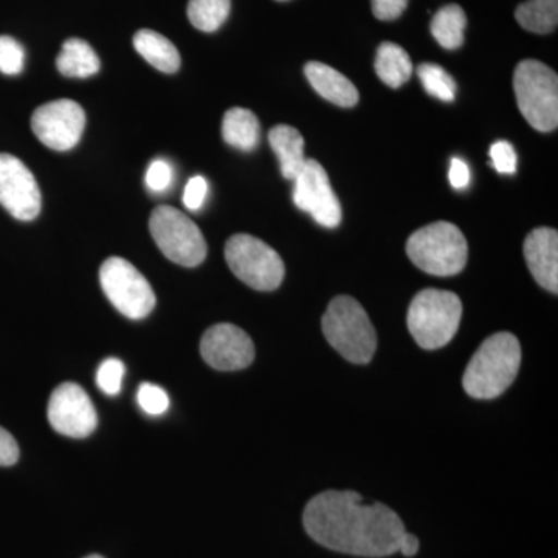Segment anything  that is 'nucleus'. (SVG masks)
Segmentation results:
<instances>
[{
    "label": "nucleus",
    "instance_id": "obj_26",
    "mask_svg": "<svg viewBox=\"0 0 558 558\" xmlns=\"http://www.w3.org/2000/svg\"><path fill=\"white\" fill-rule=\"evenodd\" d=\"M24 64V47L11 36H0V72L5 75H20Z\"/></svg>",
    "mask_w": 558,
    "mask_h": 558
},
{
    "label": "nucleus",
    "instance_id": "obj_13",
    "mask_svg": "<svg viewBox=\"0 0 558 558\" xmlns=\"http://www.w3.org/2000/svg\"><path fill=\"white\" fill-rule=\"evenodd\" d=\"M0 205L24 222L38 218L43 205L35 175L10 154H0Z\"/></svg>",
    "mask_w": 558,
    "mask_h": 558
},
{
    "label": "nucleus",
    "instance_id": "obj_9",
    "mask_svg": "<svg viewBox=\"0 0 558 558\" xmlns=\"http://www.w3.org/2000/svg\"><path fill=\"white\" fill-rule=\"evenodd\" d=\"M102 292L120 314L131 319L148 317L156 307V293L148 279L130 263L112 256L100 269Z\"/></svg>",
    "mask_w": 558,
    "mask_h": 558
},
{
    "label": "nucleus",
    "instance_id": "obj_12",
    "mask_svg": "<svg viewBox=\"0 0 558 558\" xmlns=\"http://www.w3.org/2000/svg\"><path fill=\"white\" fill-rule=\"evenodd\" d=\"M49 422L60 435L86 438L98 425V414L87 392L78 384H62L49 402Z\"/></svg>",
    "mask_w": 558,
    "mask_h": 558
},
{
    "label": "nucleus",
    "instance_id": "obj_5",
    "mask_svg": "<svg viewBox=\"0 0 558 558\" xmlns=\"http://www.w3.org/2000/svg\"><path fill=\"white\" fill-rule=\"evenodd\" d=\"M462 317V303L457 293L425 289L411 301L409 329L418 347L439 349L457 336Z\"/></svg>",
    "mask_w": 558,
    "mask_h": 558
},
{
    "label": "nucleus",
    "instance_id": "obj_24",
    "mask_svg": "<svg viewBox=\"0 0 558 558\" xmlns=\"http://www.w3.org/2000/svg\"><path fill=\"white\" fill-rule=\"evenodd\" d=\"M230 0H190L189 20L197 31L213 33L229 17Z\"/></svg>",
    "mask_w": 558,
    "mask_h": 558
},
{
    "label": "nucleus",
    "instance_id": "obj_31",
    "mask_svg": "<svg viewBox=\"0 0 558 558\" xmlns=\"http://www.w3.org/2000/svg\"><path fill=\"white\" fill-rule=\"evenodd\" d=\"M207 193V180L202 178V175H196V178L190 179V182L186 183L185 193H183V204L191 211H197L204 205Z\"/></svg>",
    "mask_w": 558,
    "mask_h": 558
},
{
    "label": "nucleus",
    "instance_id": "obj_19",
    "mask_svg": "<svg viewBox=\"0 0 558 558\" xmlns=\"http://www.w3.org/2000/svg\"><path fill=\"white\" fill-rule=\"evenodd\" d=\"M57 68L69 78H89L101 68L100 58L86 40L72 38L62 44Z\"/></svg>",
    "mask_w": 558,
    "mask_h": 558
},
{
    "label": "nucleus",
    "instance_id": "obj_28",
    "mask_svg": "<svg viewBox=\"0 0 558 558\" xmlns=\"http://www.w3.org/2000/svg\"><path fill=\"white\" fill-rule=\"evenodd\" d=\"M137 400L142 410L150 416H160V414L167 413L168 407H170L167 391L154 384H143L138 389Z\"/></svg>",
    "mask_w": 558,
    "mask_h": 558
},
{
    "label": "nucleus",
    "instance_id": "obj_6",
    "mask_svg": "<svg viewBox=\"0 0 558 558\" xmlns=\"http://www.w3.org/2000/svg\"><path fill=\"white\" fill-rule=\"evenodd\" d=\"M513 90L521 113L534 130H557L558 76L553 69L535 60L521 61L513 73Z\"/></svg>",
    "mask_w": 558,
    "mask_h": 558
},
{
    "label": "nucleus",
    "instance_id": "obj_8",
    "mask_svg": "<svg viewBox=\"0 0 558 558\" xmlns=\"http://www.w3.org/2000/svg\"><path fill=\"white\" fill-rule=\"evenodd\" d=\"M226 259L231 271L248 288L270 292L284 279L281 256L266 242L252 234H234L226 244Z\"/></svg>",
    "mask_w": 558,
    "mask_h": 558
},
{
    "label": "nucleus",
    "instance_id": "obj_20",
    "mask_svg": "<svg viewBox=\"0 0 558 558\" xmlns=\"http://www.w3.org/2000/svg\"><path fill=\"white\" fill-rule=\"evenodd\" d=\"M222 137L233 148L250 153L259 143V120L248 109L233 108L227 110L222 121Z\"/></svg>",
    "mask_w": 558,
    "mask_h": 558
},
{
    "label": "nucleus",
    "instance_id": "obj_35",
    "mask_svg": "<svg viewBox=\"0 0 558 558\" xmlns=\"http://www.w3.org/2000/svg\"><path fill=\"white\" fill-rule=\"evenodd\" d=\"M399 553H402L405 557L416 556L418 553V539L416 535L403 532L402 538L399 543Z\"/></svg>",
    "mask_w": 558,
    "mask_h": 558
},
{
    "label": "nucleus",
    "instance_id": "obj_23",
    "mask_svg": "<svg viewBox=\"0 0 558 558\" xmlns=\"http://www.w3.org/2000/svg\"><path fill=\"white\" fill-rule=\"evenodd\" d=\"M515 20L524 31L548 35L557 28L558 0H527L515 10Z\"/></svg>",
    "mask_w": 558,
    "mask_h": 558
},
{
    "label": "nucleus",
    "instance_id": "obj_29",
    "mask_svg": "<svg viewBox=\"0 0 558 558\" xmlns=\"http://www.w3.org/2000/svg\"><path fill=\"white\" fill-rule=\"evenodd\" d=\"M492 165L499 174H515L517 171V153L513 146L509 142L494 143L490 150Z\"/></svg>",
    "mask_w": 558,
    "mask_h": 558
},
{
    "label": "nucleus",
    "instance_id": "obj_10",
    "mask_svg": "<svg viewBox=\"0 0 558 558\" xmlns=\"http://www.w3.org/2000/svg\"><path fill=\"white\" fill-rule=\"evenodd\" d=\"M86 128V113L78 102L62 98L35 110L32 130L47 148L69 150L78 145Z\"/></svg>",
    "mask_w": 558,
    "mask_h": 558
},
{
    "label": "nucleus",
    "instance_id": "obj_14",
    "mask_svg": "<svg viewBox=\"0 0 558 558\" xmlns=\"http://www.w3.org/2000/svg\"><path fill=\"white\" fill-rule=\"evenodd\" d=\"M201 354L211 368L240 371L255 360V344L245 330L230 323H220L202 337Z\"/></svg>",
    "mask_w": 558,
    "mask_h": 558
},
{
    "label": "nucleus",
    "instance_id": "obj_33",
    "mask_svg": "<svg viewBox=\"0 0 558 558\" xmlns=\"http://www.w3.org/2000/svg\"><path fill=\"white\" fill-rule=\"evenodd\" d=\"M17 459H20V447L16 439L5 428L0 427V465L9 468L16 464Z\"/></svg>",
    "mask_w": 558,
    "mask_h": 558
},
{
    "label": "nucleus",
    "instance_id": "obj_25",
    "mask_svg": "<svg viewBox=\"0 0 558 558\" xmlns=\"http://www.w3.org/2000/svg\"><path fill=\"white\" fill-rule=\"evenodd\" d=\"M417 75L422 81V86L432 97L446 102L454 100L457 83L440 65L425 62V64L418 65Z\"/></svg>",
    "mask_w": 558,
    "mask_h": 558
},
{
    "label": "nucleus",
    "instance_id": "obj_18",
    "mask_svg": "<svg viewBox=\"0 0 558 558\" xmlns=\"http://www.w3.org/2000/svg\"><path fill=\"white\" fill-rule=\"evenodd\" d=\"M134 47L140 57L163 73H175L180 68L178 47L170 39L154 31H140L134 36Z\"/></svg>",
    "mask_w": 558,
    "mask_h": 558
},
{
    "label": "nucleus",
    "instance_id": "obj_27",
    "mask_svg": "<svg viewBox=\"0 0 558 558\" xmlns=\"http://www.w3.org/2000/svg\"><path fill=\"white\" fill-rule=\"evenodd\" d=\"M123 362L119 359H106L97 371V385L105 395L117 396L121 391L124 377Z\"/></svg>",
    "mask_w": 558,
    "mask_h": 558
},
{
    "label": "nucleus",
    "instance_id": "obj_3",
    "mask_svg": "<svg viewBox=\"0 0 558 558\" xmlns=\"http://www.w3.org/2000/svg\"><path fill=\"white\" fill-rule=\"evenodd\" d=\"M323 333L330 347L355 365H366L374 357L377 333L362 304L341 295L330 301L322 319Z\"/></svg>",
    "mask_w": 558,
    "mask_h": 558
},
{
    "label": "nucleus",
    "instance_id": "obj_37",
    "mask_svg": "<svg viewBox=\"0 0 558 558\" xmlns=\"http://www.w3.org/2000/svg\"><path fill=\"white\" fill-rule=\"evenodd\" d=\"M278 2H286V0H278Z\"/></svg>",
    "mask_w": 558,
    "mask_h": 558
},
{
    "label": "nucleus",
    "instance_id": "obj_2",
    "mask_svg": "<svg viewBox=\"0 0 558 558\" xmlns=\"http://www.w3.org/2000/svg\"><path fill=\"white\" fill-rule=\"evenodd\" d=\"M521 363L520 341L510 332L488 337L462 377L465 392L475 399H495L515 380Z\"/></svg>",
    "mask_w": 558,
    "mask_h": 558
},
{
    "label": "nucleus",
    "instance_id": "obj_11",
    "mask_svg": "<svg viewBox=\"0 0 558 558\" xmlns=\"http://www.w3.org/2000/svg\"><path fill=\"white\" fill-rule=\"evenodd\" d=\"M293 182V202L301 211L310 213L315 222L326 229H336L340 226L339 197L330 186L325 168L317 160L307 159L306 167Z\"/></svg>",
    "mask_w": 558,
    "mask_h": 558
},
{
    "label": "nucleus",
    "instance_id": "obj_17",
    "mask_svg": "<svg viewBox=\"0 0 558 558\" xmlns=\"http://www.w3.org/2000/svg\"><path fill=\"white\" fill-rule=\"evenodd\" d=\"M271 149L278 156L281 172L284 179L295 180L306 167L304 157V138L299 130L289 124H278L269 132Z\"/></svg>",
    "mask_w": 558,
    "mask_h": 558
},
{
    "label": "nucleus",
    "instance_id": "obj_34",
    "mask_svg": "<svg viewBox=\"0 0 558 558\" xmlns=\"http://www.w3.org/2000/svg\"><path fill=\"white\" fill-rule=\"evenodd\" d=\"M470 182V170L468 163L461 159H451L450 183L454 190H464Z\"/></svg>",
    "mask_w": 558,
    "mask_h": 558
},
{
    "label": "nucleus",
    "instance_id": "obj_21",
    "mask_svg": "<svg viewBox=\"0 0 558 558\" xmlns=\"http://www.w3.org/2000/svg\"><path fill=\"white\" fill-rule=\"evenodd\" d=\"M376 73L387 86L398 89L413 75V62L398 44L384 43L377 50Z\"/></svg>",
    "mask_w": 558,
    "mask_h": 558
},
{
    "label": "nucleus",
    "instance_id": "obj_16",
    "mask_svg": "<svg viewBox=\"0 0 558 558\" xmlns=\"http://www.w3.org/2000/svg\"><path fill=\"white\" fill-rule=\"evenodd\" d=\"M306 78L310 80L311 86L322 95L325 100L340 108H354L359 102V90L336 69L323 64V62L311 61L304 68Z\"/></svg>",
    "mask_w": 558,
    "mask_h": 558
},
{
    "label": "nucleus",
    "instance_id": "obj_15",
    "mask_svg": "<svg viewBox=\"0 0 558 558\" xmlns=\"http://www.w3.org/2000/svg\"><path fill=\"white\" fill-rule=\"evenodd\" d=\"M524 258L535 281L548 292L558 293V233L542 227L527 234Z\"/></svg>",
    "mask_w": 558,
    "mask_h": 558
},
{
    "label": "nucleus",
    "instance_id": "obj_1",
    "mask_svg": "<svg viewBox=\"0 0 558 558\" xmlns=\"http://www.w3.org/2000/svg\"><path fill=\"white\" fill-rule=\"evenodd\" d=\"M307 534L318 545L359 557H388L399 553L405 526L395 510L381 502L363 505L352 490H328L307 502L303 513Z\"/></svg>",
    "mask_w": 558,
    "mask_h": 558
},
{
    "label": "nucleus",
    "instance_id": "obj_4",
    "mask_svg": "<svg viewBox=\"0 0 558 558\" xmlns=\"http://www.w3.org/2000/svg\"><path fill=\"white\" fill-rule=\"evenodd\" d=\"M407 255L425 274L453 277L468 264V241L457 226L439 220L411 234Z\"/></svg>",
    "mask_w": 558,
    "mask_h": 558
},
{
    "label": "nucleus",
    "instance_id": "obj_22",
    "mask_svg": "<svg viewBox=\"0 0 558 558\" xmlns=\"http://www.w3.org/2000/svg\"><path fill=\"white\" fill-rule=\"evenodd\" d=\"M468 27V16L457 3L442 7L433 17L429 31L440 47L457 50L464 44V33Z\"/></svg>",
    "mask_w": 558,
    "mask_h": 558
},
{
    "label": "nucleus",
    "instance_id": "obj_7",
    "mask_svg": "<svg viewBox=\"0 0 558 558\" xmlns=\"http://www.w3.org/2000/svg\"><path fill=\"white\" fill-rule=\"evenodd\" d=\"M149 230L157 247L172 263L183 267H196L207 258V242L199 227L170 205L154 209Z\"/></svg>",
    "mask_w": 558,
    "mask_h": 558
},
{
    "label": "nucleus",
    "instance_id": "obj_30",
    "mask_svg": "<svg viewBox=\"0 0 558 558\" xmlns=\"http://www.w3.org/2000/svg\"><path fill=\"white\" fill-rule=\"evenodd\" d=\"M172 182V168L167 160H156L149 165L146 172V185L154 193H163L170 189Z\"/></svg>",
    "mask_w": 558,
    "mask_h": 558
},
{
    "label": "nucleus",
    "instance_id": "obj_36",
    "mask_svg": "<svg viewBox=\"0 0 558 558\" xmlns=\"http://www.w3.org/2000/svg\"><path fill=\"white\" fill-rule=\"evenodd\" d=\"M86 558H102L101 556H89V557H86Z\"/></svg>",
    "mask_w": 558,
    "mask_h": 558
},
{
    "label": "nucleus",
    "instance_id": "obj_32",
    "mask_svg": "<svg viewBox=\"0 0 558 558\" xmlns=\"http://www.w3.org/2000/svg\"><path fill=\"white\" fill-rule=\"evenodd\" d=\"M373 3V13L377 20L395 21L402 16L409 0H371Z\"/></svg>",
    "mask_w": 558,
    "mask_h": 558
}]
</instances>
